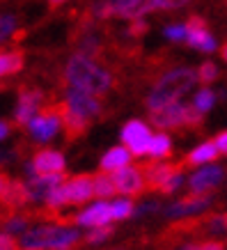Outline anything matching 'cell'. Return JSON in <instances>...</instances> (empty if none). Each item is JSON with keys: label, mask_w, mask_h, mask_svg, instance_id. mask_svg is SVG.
<instances>
[{"label": "cell", "mask_w": 227, "mask_h": 250, "mask_svg": "<svg viewBox=\"0 0 227 250\" xmlns=\"http://www.w3.org/2000/svg\"><path fill=\"white\" fill-rule=\"evenodd\" d=\"M94 195L101 197V200H110V197L117 195V186L113 182V174L99 172L94 177Z\"/></svg>", "instance_id": "24"}, {"label": "cell", "mask_w": 227, "mask_h": 250, "mask_svg": "<svg viewBox=\"0 0 227 250\" xmlns=\"http://www.w3.org/2000/svg\"><path fill=\"white\" fill-rule=\"evenodd\" d=\"M62 126V117H60V104L53 108H44L41 113L35 117V120L28 124L30 129V136L37 140V143H46L60 131Z\"/></svg>", "instance_id": "5"}, {"label": "cell", "mask_w": 227, "mask_h": 250, "mask_svg": "<svg viewBox=\"0 0 227 250\" xmlns=\"http://www.w3.org/2000/svg\"><path fill=\"white\" fill-rule=\"evenodd\" d=\"M186 32H188L186 44H190L195 51H202V53L216 51V42H213L211 32H209V23L200 14H193L188 21H186Z\"/></svg>", "instance_id": "7"}, {"label": "cell", "mask_w": 227, "mask_h": 250, "mask_svg": "<svg viewBox=\"0 0 227 250\" xmlns=\"http://www.w3.org/2000/svg\"><path fill=\"white\" fill-rule=\"evenodd\" d=\"M9 156H12V154H9V152H0V163H7V161H9Z\"/></svg>", "instance_id": "44"}, {"label": "cell", "mask_w": 227, "mask_h": 250, "mask_svg": "<svg viewBox=\"0 0 227 250\" xmlns=\"http://www.w3.org/2000/svg\"><path fill=\"white\" fill-rule=\"evenodd\" d=\"M113 2V12L115 16H122V19H131V21H136V19H143L144 16V2L147 0H110Z\"/></svg>", "instance_id": "22"}, {"label": "cell", "mask_w": 227, "mask_h": 250, "mask_svg": "<svg viewBox=\"0 0 227 250\" xmlns=\"http://www.w3.org/2000/svg\"><path fill=\"white\" fill-rule=\"evenodd\" d=\"M64 172V156L58 149H39L32 156V174L46 177V174H62Z\"/></svg>", "instance_id": "11"}, {"label": "cell", "mask_w": 227, "mask_h": 250, "mask_svg": "<svg viewBox=\"0 0 227 250\" xmlns=\"http://www.w3.org/2000/svg\"><path fill=\"white\" fill-rule=\"evenodd\" d=\"M64 104H67L69 110H74L76 115H81V117H85L90 122L101 115V101L94 94H90V92L76 90V87H69Z\"/></svg>", "instance_id": "8"}, {"label": "cell", "mask_w": 227, "mask_h": 250, "mask_svg": "<svg viewBox=\"0 0 227 250\" xmlns=\"http://www.w3.org/2000/svg\"><path fill=\"white\" fill-rule=\"evenodd\" d=\"M220 58H223V60L227 62V42L223 46H220Z\"/></svg>", "instance_id": "43"}, {"label": "cell", "mask_w": 227, "mask_h": 250, "mask_svg": "<svg viewBox=\"0 0 227 250\" xmlns=\"http://www.w3.org/2000/svg\"><path fill=\"white\" fill-rule=\"evenodd\" d=\"M113 182L117 186V193L129 195V197H136L143 190H147L144 170L136 166H126V167H122V170H117V172H113Z\"/></svg>", "instance_id": "6"}, {"label": "cell", "mask_w": 227, "mask_h": 250, "mask_svg": "<svg viewBox=\"0 0 227 250\" xmlns=\"http://www.w3.org/2000/svg\"><path fill=\"white\" fill-rule=\"evenodd\" d=\"M60 117H62V129H64V136H67L69 143H74L81 136H85L92 124L90 120H85L81 115H76L74 110H69L67 104H60Z\"/></svg>", "instance_id": "17"}, {"label": "cell", "mask_w": 227, "mask_h": 250, "mask_svg": "<svg viewBox=\"0 0 227 250\" xmlns=\"http://www.w3.org/2000/svg\"><path fill=\"white\" fill-rule=\"evenodd\" d=\"M25 228H28V218H12L5 225V232H25Z\"/></svg>", "instance_id": "35"}, {"label": "cell", "mask_w": 227, "mask_h": 250, "mask_svg": "<svg viewBox=\"0 0 227 250\" xmlns=\"http://www.w3.org/2000/svg\"><path fill=\"white\" fill-rule=\"evenodd\" d=\"M147 30H149V23L144 21V19H136V21H131L126 32H129V37H143Z\"/></svg>", "instance_id": "33"}, {"label": "cell", "mask_w": 227, "mask_h": 250, "mask_svg": "<svg viewBox=\"0 0 227 250\" xmlns=\"http://www.w3.org/2000/svg\"><path fill=\"white\" fill-rule=\"evenodd\" d=\"M16 241L12 239V234H0V250H16Z\"/></svg>", "instance_id": "37"}, {"label": "cell", "mask_w": 227, "mask_h": 250, "mask_svg": "<svg viewBox=\"0 0 227 250\" xmlns=\"http://www.w3.org/2000/svg\"><path fill=\"white\" fill-rule=\"evenodd\" d=\"M64 81L69 83V87L90 92L94 97H101V94L110 92L115 85L113 74L103 64H99L94 58L83 53H76L69 58L67 67H64Z\"/></svg>", "instance_id": "1"}, {"label": "cell", "mask_w": 227, "mask_h": 250, "mask_svg": "<svg viewBox=\"0 0 227 250\" xmlns=\"http://www.w3.org/2000/svg\"><path fill=\"white\" fill-rule=\"evenodd\" d=\"M64 182L67 179H64V172H62V174H46V177H30V182L25 186H28L30 200H48V195L55 188H60Z\"/></svg>", "instance_id": "16"}, {"label": "cell", "mask_w": 227, "mask_h": 250, "mask_svg": "<svg viewBox=\"0 0 227 250\" xmlns=\"http://www.w3.org/2000/svg\"><path fill=\"white\" fill-rule=\"evenodd\" d=\"M143 170L147 190H159L161 193V188L165 186L167 179L184 170V163H151V166H144Z\"/></svg>", "instance_id": "13"}, {"label": "cell", "mask_w": 227, "mask_h": 250, "mask_svg": "<svg viewBox=\"0 0 227 250\" xmlns=\"http://www.w3.org/2000/svg\"><path fill=\"white\" fill-rule=\"evenodd\" d=\"M165 37L172 39V42H186V39H188L186 25H167V28H165Z\"/></svg>", "instance_id": "32"}, {"label": "cell", "mask_w": 227, "mask_h": 250, "mask_svg": "<svg viewBox=\"0 0 227 250\" xmlns=\"http://www.w3.org/2000/svg\"><path fill=\"white\" fill-rule=\"evenodd\" d=\"M202 113H200V110H197L195 106H188L186 108V126H188V129H200V126H202Z\"/></svg>", "instance_id": "31"}, {"label": "cell", "mask_w": 227, "mask_h": 250, "mask_svg": "<svg viewBox=\"0 0 227 250\" xmlns=\"http://www.w3.org/2000/svg\"><path fill=\"white\" fill-rule=\"evenodd\" d=\"M7 177H5V174L0 172V197H2V193H5V188H7Z\"/></svg>", "instance_id": "42"}, {"label": "cell", "mask_w": 227, "mask_h": 250, "mask_svg": "<svg viewBox=\"0 0 227 250\" xmlns=\"http://www.w3.org/2000/svg\"><path fill=\"white\" fill-rule=\"evenodd\" d=\"M182 182H184V174L177 172L174 177H170V179L165 182V186L161 188V193H163V195H170V193H174V190L179 188V184H182Z\"/></svg>", "instance_id": "34"}, {"label": "cell", "mask_w": 227, "mask_h": 250, "mask_svg": "<svg viewBox=\"0 0 227 250\" xmlns=\"http://www.w3.org/2000/svg\"><path fill=\"white\" fill-rule=\"evenodd\" d=\"M0 200H2V205L7 207V209H19V207H23L25 202H30L28 186L23 182H9Z\"/></svg>", "instance_id": "21"}, {"label": "cell", "mask_w": 227, "mask_h": 250, "mask_svg": "<svg viewBox=\"0 0 227 250\" xmlns=\"http://www.w3.org/2000/svg\"><path fill=\"white\" fill-rule=\"evenodd\" d=\"M218 147H216V143H202V145H197L195 149H193V152H188L186 154V159L182 161L184 163V167L186 166H209V163H211V161H216L218 159Z\"/></svg>", "instance_id": "20"}, {"label": "cell", "mask_w": 227, "mask_h": 250, "mask_svg": "<svg viewBox=\"0 0 227 250\" xmlns=\"http://www.w3.org/2000/svg\"><path fill=\"white\" fill-rule=\"evenodd\" d=\"M216 78H218V67H216L213 62H209V60L202 62L200 69H197V81H200L202 85H211Z\"/></svg>", "instance_id": "27"}, {"label": "cell", "mask_w": 227, "mask_h": 250, "mask_svg": "<svg viewBox=\"0 0 227 250\" xmlns=\"http://www.w3.org/2000/svg\"><path fill=\"white\" fill-rule=\"evenodd\" d=\"M62 2H67V0H48V5H51V7H60Z\"/></svg>", "instance_id": "45"}, {"label": "cell", "mask_w": 227, "mask_h": 250, "mask_svg": "<svg viewBox=\"0 0 227 250\" xmlns=\"http://www.w3.org/2000/svg\"><path fill=\"white\" fill-rule=\"evenodd\" d=\"M110 209H113V218L115 220H124V218H129V216H133V202H131L129 197L126 200H117L115 205H110Z\"/></svg>", "instance_id": "28"}, {"label": "cell", "mask_w": 227, "mask_h": 250, "mask_svg": "<svg viewBox=\"0 0 227 250\" xmlns=\"http://www.w3.org/2000/svg\"><path fill=\"white\" fill-rule=\"evenodd\" d=\"M197 83V71L190 67H177L172 71H167L156 81L154 90L147 97V108H163L170 104H179V99L184 94H188L190 87Z\"/></svg>", "instance_id": "2"}, {"label": "cell", "mask_w": 227, "mask_h": 250, "mask_svg": "<svg viewBox=\"0 0 227 250\" xmlns=\"http://www.w3.org/2000/svg\"><path fill=\"white\" fill-rule=\"evenodd\" d=\"M182 250H197V246H186V248H182Z\"/></svg>", "instance_id": "46"}, {"label": "cell", "mask_w": 227, "mask_h": 250, "mask_svg": "<svg viewBox=\"0 0 227 250\" xmlns=\"http://www.w3.org/2000/svg\"><path fill=\"white\" fill-rule=\"evenodd\" d=\"M186 108L184 104H170L163 108H154L149 110V122L161 131L167 129H182L186 126Z\"/></svg>", "instance_id": "9"}, {"label": "cell", "mask_w": 227, "mask_h": 250, "mask_svg": "<svg viewBox=\"0 0 227 250\" xmlns=\"http://www.w3.org/2000/svg\"><path fill=\"white\" fill-rule=\"evenodd\" d=\"M23 58L21 51H9V53H0V78L2 76H12L16 71L23 69Z\"/></svg>", "instance_id": "23"}, {"label": "cell", "mask_w": 227, "mask_h": 250, "mask_svg": "<svg viewBox=\"0 0 227 250\" xmlns=\"http://www.w3.org/2000/svg\"><path fill=\"white\" fill-rule=\"evenodd\" d=\"M74 243H78V232L62 225L35 228L23 232L21 236L23 250H69Z\"/></svg>", "instance_id": "3"}, {"label": "cell", "mask_w": 227, "mask_h": 250, "mask_svg": "<svg viewBox=\"0 0 227 250\" xmlns=\"http://www.w3.org/2000/svg\"><path fill=\"white\" fill-rule=\"evenodd\" d=\"M190 0H165V9H179L184 5H188Z\"/></svg>", "instance_id": "40"}, {"label": "cell", "mask_w": 227, "mask_h": 250, "mask_svg": "<svg viewBox=\"0 0 227 250\" xmlns=\"http://www.w3.org/2000/svg\"><path fill=\"white\" fill-rule=\"evenodd\" d=\"M131 159H133V154L126 147H113L101 159V172H117V170L129 166Z\"/></svg>", "instance_id": "19"}, {"label": "cell", "mask_w": 227, "mask_h": 250, "mask_svg": "<svg viewBox=\"0 0 227 250\" xmlns=\"http://www.w3.org/2000/svg\"><path fill=\"white\" fill-rule=\"evenodd\" d=\"M41 99H44V94L39 90H23L21 92L19 104H16V113H14V122L19 126H28V124L37 117Z\"/></svg>", "instance_id": "12"}, {"label": "cell", "mask_w": 227, "mask_h": 250, "mask_svg": "<svg viewBox=\"0 0 227 250\" xmlns=\"http://www.w3.org/2000/svg\"><path fill=\"white\" fill-rule=\"evenodd\" d=\"M223 177H225V170L220 166H206L188 179V188L190 193H213V188L223 182Z\"/></svg>", "instance_id": "15"}, {"label": "cell", "mask_w": 227, "mask_h": 250, "mask_svg": "<svg viewBox=\"0 0 227 250\" xmlns=\"http://www.w3.org/2000/svg\"><path fill=\"white\" fill-rule=\"evenodd\" d=\"M197 250H225V243L223 241H205L197 246Z\"/></svg>", "instance_id": "38"}, {"label": "cell", "mask_w": 227, "mask_h": 250, "mask_svg": "<svg viewBox=\"0 0 227 250\" xmlns=\"http://www.w3.org/2000/svg\"><path fill=\"white\" fill-rule=\"evenodd\" d=\"M213 104H216V94H213L211 87H202V90L195 94V99H193V106H195L200 113H206V110H211Z\"/></svg>", "instance_id": "26"}, {"label": "cell", "mask_w": 227, "mask_h": 250, "mask_svg": "<svg viewBox=\"0 0 227 250\" xmlns=\"http://www.w3.org/2000/svg\"><path fill=\"white\" fill-rule=\"evenodd\" d=\"M7 136H9V124L0 122V140H2V138H7Z\"/></svg>", "instance_id": "41"}, {"label": "cell", "mask_w": 227, "mask_h": 250, "mask_svg": "<svg viewBox=\"0 0 227 250\" xmlns=\"http://www.w3.org/2000/svg\"><path fill=\"white\" fill-rule=\"evenodd\" d=\"M108 236H113V228H94V232H90V234L85 236V243H101L106 241Z\"/></svg>", "instance_id": "30"}, {"label": "cell", "mask_w": 227, "mask_h": 250, "mask_svg": "<svg viewBox=\"0 0 227 250\" xmlns=\"http://www.w3.org/2000/svg\"><path fill=\"white\" fill-rule=\"evenodd\" d=\"M209 202H211V193H190L188 190V195H184L182 200L170 205L165 213L172 218H188V216H197L200 211H205Z\"/></svg>", "instance_id": "10"}, {"label": "cell", "mask_w": 227, "mask_h": 250, "mask_svg": "<svg viewBox=\"0 0 227 250\" xmlns=\"http://www.w3.org/2000/svg\"><path fill=\"white\" fill-rule=\"evenodd\" d=\"M16 30V16L12 14H0V44L7 42Z\"/></svg>", "instance_id": "29"}, {"label": "cell", "mask_w": 227, "mask_h": 250, "mask_svg": "<svg viewBox=\"0 0 227 250\" xmlns=\"http://www.w3.org/2000/svg\"><path fill=\"white\" fill-rule=\"evenodd\" d=\"M69 205H85L94 197V177L92 174H78L64 182Z\"/></svg>", "instance_id": "14"}, {"label": "cell", "mask_w": 227, "mask_h": 250, "mask_svg": "<svg viewBox=\"0 0 227 250\" xmlns=\"http://www.w3.org/2000/svg\"><path fill=\"white\" fill-rule=\"evenodd\" d=\"M113 220V209L106 202H99V205L85 209L83 213L76 216L78 225H87V228H106L108 223Z\"/></svg>", "instance_id": "18"}, {"label": "cell", "mask_w": 227, "mask_h": 250, "mask_svg": "<svg viewBox=\"0 0 227 250\" xmlns=\"http://www.w3.org/2000/svg\"><path fill=\"white\" fill-rule=\"evenodd\" d=\"M159 209H161L159 202H147V205L138 207L136 211H133V216H147V213H154V211H159Z\"/></svg>", "instance_id": "36"}, {"label": "cell", "mask_w": 227, "mask_h": 250, "mask_svg": "<svg viewBox=\"0 0 227 250\" xmlns=\"http://www.w3.org/2000/svg\"><path fill=\"white\" fill-rule=\"evenodd\" d=\"M149 154L154 159H170V154H172V143H170V138L167 133H156V136L151 138V147H149Z\"/></svg>", "instance_id": "25"}, {"label": "cell", "mask_w": 227, "mask_h": 250, "mask_svg": "<svg viewBox=\"0 0 227 250\" xmlns=\"http://www.w3.org/2000/svg\"><path fill=\"white\" fill-rule=\"evenodd\" d=\"M213 143H216V147H218L220 154H227V131H223V133H220Z\"/></svg>", "instance_id": "39"}, {"label": "cell", "mask_w": 227, "mask_h": 250, "mask_svg": "<svg viewBox=\"0 0 227 250\" xmlns=\"http://www.w3.org/2000/svg\"><path fill=\"white\" fill-rule=\"evenodd\" d=\"M151 133L147 129V124L140 120H131L124 124V129H122V140L126 145V149H129L136 159L140 156H147L149 154V147H151Z\"/></svg>", "instance_id": "4"}, {"label": "cell", "mask_w": 227, "mask_h": 250, "mask_svg": "<svg viewBox=\"0 0 227 250\" xmlns=\"http://www.w3.org/2000/svg\"><path fill=\"white\" fill-rule=\"evenodd\" d=\"M225 223H227V213H225Z\"/></svg>", "instance_id": "47"}]
</instances>
